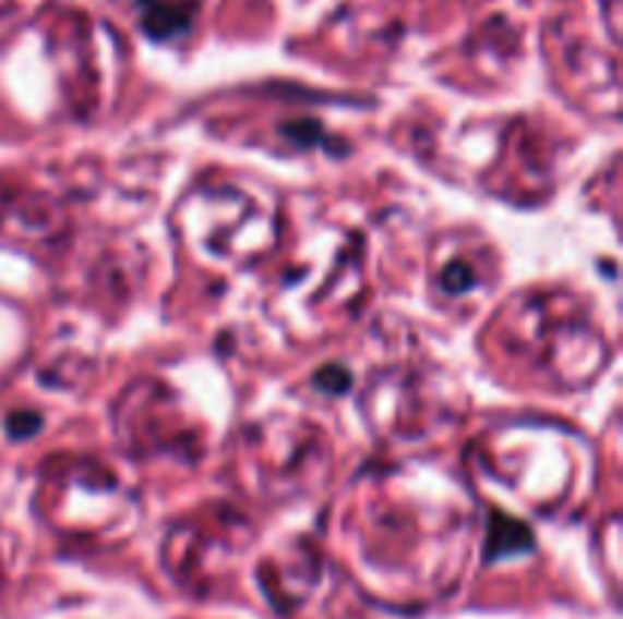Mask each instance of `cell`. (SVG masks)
I'll return each mask as SVG.
<instances>
[{"instance_id":"obj_1","label":"cell","mask_w":623,"mask_h":619,"mask_svg":"<svg viewBox=\"0 0 623 619\" xmlns=\"http://www.w3.org/2000/svg\"><path fill=\"white\" fill-rule=\"evenodd\" d=\"M143 28L149 37H177L189 28V10L185 7H177V3H149V13L143 19Z\"/></svg>"},{"instance_id":"obj_2","label":"cell","mask_w":623,"mask_h":619,"mask_svg":"<svg viewBox=\"0 0 623 619\" xmlns=\"http://www.w3.org/2000/svg\"><path fill=\"white\" fill-rule=\"evenodd\" d=\"M141 3H146V7H149V3H156V0H141Z\"/></svg>"}]
</instances>
